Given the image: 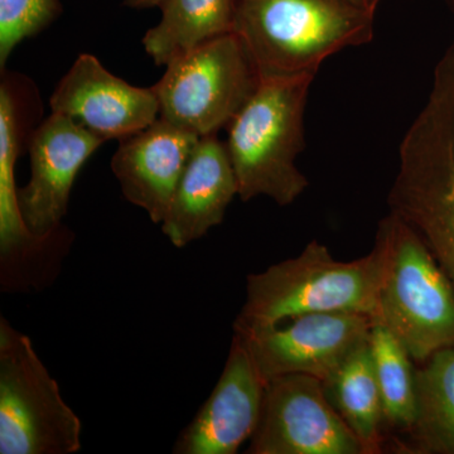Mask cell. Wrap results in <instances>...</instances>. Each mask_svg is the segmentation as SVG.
<instances>
[{
	"mask_svg": "<svg viewBox=\"0 0 454 454\" xmlns=\"http://www.w3.org/2000/svg\"><path fill=\"white\" fill-rule=\"evenodd\" d=\"M390 212L402 217L454 288V74L433 82L428 101L400 145Z\"/></svg>",
	"mask_w": 454,
	"mask_h": 454,
	"instance_id": "6da1fadb",
	"label": "cell"
},
{
	"mask_svg": "<svg viewBox=\"0 0 454 454\" xmlns=\"http://www.w3.org/2000/svg\"><path fill=\"white\" fill-rule=\"evenodd\" d=\"M235 33L262 79L315 74L327 57L373 37V14L349 0H238Z\"/></svg>",
	"mask_w": 454,
	"mask_h": 454,
	"instance_id": "7a4b0ae2",
	"label": "cell"
},
{
	"mask_svg": "<svg viewBox=\"0 0 454 454\" xmlns=\"http://www.w3.org/2000/svg\"><path fill=\"white\" fill-rule=\"evenodd\" d=\"M375 247L381 273L373 324L387 327L417 363L453 348L454 288L422 238L390 212Z\"/></svg>",
	"mask_w": 454,
	"mask_h": 454,
	"instance_id": "3957f363",
	"label": "cell"
},
{
	"mask_svg": "<svg viewBox=\"0 0 454 454\" xmlns=\"http://www.w3.org/2000/svg\"><path fill=\"white\" fill-rule=\"evenodd\" d=\"M313 79L315 74L262 79L227 127L226 148L243 201L267 196L288 206L309 187L295 158L304 148V109Z\"/></svg>",
	"mask_w": 454,
	"mask_h": 454,
	"instance_id": "277c9868",
	"label": "cell"
},
{
	"mask_svg": "<svg viewBox=\"0 0 454 454\" xmlns=\"http://www.w3.org/2000/svg\"><path fill=\"white\" fill-rule=\"evenodd\" d=\"M381 254L339 262L312 241L297 258L284 260L247 279V301L234 330L267 327L309 313L352 312L372 317L380 283Z\"/></svg>",
	"mask_w": 454,
	"mask_h": 454,
	"instance_id": "5b68a950",
	"label": "cell"
},
{
	"mask_svg": "<svg viewBox=\"0 0 454 454\" xmlns=\"http://www.w3.org/2000/svg\"><path fill=\"white\" fill-rule=\"evenodd\" d=\"M82 424L33 348L31 339L0 318V453L73 454Z\"/></svg>",
	"mask_w": 454,
	"mask_h": 454,
	"instance_id": "8992f818",
	"label": "cell"
},
{
	"mask_svg": "<svg viewBox=\"0 0 454 454\" xmlns=\"http://www.w3.org/2000/svg\"><path fill=\"white\" fill-rule=\"evenodd\" d=\"M154 86L160 118L197 137L227 128L259 88L249 50L231 32L202 43L166 66Z\"/></svg>",
	"mask_w": 454,
	"mask_h": 454,
	"instance_id": "52a82bcc",
	"label": "cell"
},
{
	"mask_svg": "<svg viewBox=\"0 0 454 454\" xmlns=\"http://www.w3.org/2000/svg\"><path fill=\"white\" fill-rule=\"evenodd\" d=\"M42 101L35 83L2 71L0 82V282L25 288L49 276L59 258V236L33 234L18 202L17 160L28 151L37 129Z\"/></svg>",
	"mask_w": 454,
	"mask_h": 454,
	"instance_id": "ba28073f",
	"label": "cell"
},
{
	"mask_svg": "<svg viewBox=\"0 0 454 454\" xmlns=\"http://www.w3.org/2000/svg\"><path fill=\"white\" fill-rule=\"evenodd\" d=\"M291 325L234 330L269 382L284 375H309L325 381L366 345L373 321L363 313H309Z\"/></svg>",
	"mask_w": 454,
	"mask_h": 454,
	"instance_id": "9c48e42d",
	"label": "cell"
},
{
	"mask_svg": "<svg viewBox=\"0 0 454 454\" xmlns=\"http://www.w3.org/2000/svg\"><path fill=\"white\" fill-rule=\"evenodd\" d=\"M249 454H365L356 434L331 404L321 380L279 376L268 382Z\"/></svg>",
	"mask_w": 454,
	"mask_h": 454,
	"instance_id": "30bf717a",
	"label": "cell"
},
{
	"mask_svg": "<svg viewBox=\"0 0 454 454\" xmlns=\"http://www.w3.org/2000/svg\"><path fill=\"white\" fill-rule=\"evenodd\" d=\"M50 106L104 142L128 138L160 118L153 88L130 85L90 53L77 57L56 86Z\"/></svg>",
	"mask_w": 454,
	"mask_h": 454,
	"instance_id": "8fae6325",
	"label": "cell"
},
{
	"mask_svg": "<svg viewBox=\"0 0 454 454\" xmlns=\"http://www.w3.org/2000/svg\"><path fill=\"white\" fill-rule=\"evenodd\" d=\"M104 140L52 113L38 125L29 142L31 179L18 188V202L33 234L47 236L61 229L74 179Z\"/></svg>",
	"mask_w": 454,
	"mask_h": 454,
	"instance_id": "7c38bea8",
	"label": "cell"
},
{
	"mask_svg": "<svg viewBox=\"0 0 454 454\" xmlns=\"http://www.w3.org/2000/svg\"><path fill=\"white\" fill-rule=\"evenodd\" d=\"M268 382L235 334L216 387L179 433L175 454H234L258 428Z\"/></svg>",
	"mask_w": 454,
	"mask_h": 454,
	"instance_id": "4fadbf2b",
	"label": "cell"
},
{
	"mask_svg": "<svg viewBox=\"0 0 454 454\" xmlns=\"http://www.w3.org/2000/svg\"><path fill=\"white\" fill-rule=\"evenodd\" d=\"M200 137L158 118L151 127L119 140L112 169L125 200L162 223Z\"/></svg>",
	"mask_w": 454,
	"mask_h": 454,
	"instance_id": "5bb4252c",
	"label": "cell"
},
{
	"mask_svg": "<svg viewBox=\"0 0 454 454\" xmlns=\"http://www.w3.org/2000/svg\"><path fill=\"white\" fill-rule=\"evenodd\" d=\"M236 195L238 179L226 145L217 134L201 137L160 223L163 234L176 247L199 240L223 223Z\"/></svg>",
	"mask_w": 454,
	"mask_h": 454,
	"instance_id": "9a60e30c",
	"label": "cell"
},
{
	"mask_svg": "<svg viewBox=\"0 0 454 454\" xmlns=\"http://www.w3.org/2000/svg\"><path fill=\"white\" fill-rule=\"evenodd\" d=\"M162 20L143 37L145 52L167 66L227 33L235 32L238 0H164Z\"/></svg>",
	"mask_w": 454,
	"mask_h": 454,
	"instance_id": "2e32d148",
	"label": "cell"
},
{
	"mask_svg": "<svg viewBox=\"0 0 454 454\" xmlns=\"http://www.w3.org/2000/svg\"><path fill=\"white\" fill-rule=\"evenodd\" d=\"M322 384L331 404L363 444L364 452L380 453L384 411L369 342Z\"/></svg>",
	"mask_w": 454,
	"mask_h": 454,
	"instance_id": "e0dca14e",
	"label": "cell"
},
{
	"mask_svg": "<svg viewBox=\"0 0 454 454\" xmlns=\"http://www.w3.org/2000/svg\"><path fill=\"white\" fill-rule=\"evenodd\" d=\"M418 414L411 434L417 453L454 454V346L415 372Z\"/></svg>",
	"mask_w": 454,
	"mask_h": 454,
	"instance_id": "ac0fdd59",
	"label": "cell"
},
{
	"mask_svg": "<svg viewBox=\"0 0 454 454\" xmlns=\"http://www.w3.org/2000/svg\"><path fill=\"white\" fill-rule=\"evenodd\" d=\"M380 390L384 422L391 428H413L418 414L417 379L411 357L387 327L373 324L369 340Z\"/></svg>",
	"mask_w": 454,
	"mask_h": 454,
	"instance_id": "d6986e66",
	"label": "cell"
},
{
	"mask_svg": "<svg viewBox=\"0 0 454 454\" xmlns=\"http://www.w3.org/2000/svg\"><path fill=\"white\" fill-rule=\"evenodd\" d=\"M61 12L59 0H0V70L20 42L43 31Z\"/></svg>",
	"mask_w": 454,
	"mask_h": 454,
	"instance_id": "ffe728a7",
	"label": "cell"
},
{
	"mask_svg": "<svg viewBox=\"0 0 454 454\" xmlns=\"http://www.w3.org/2000/svg\"><path fill=\"white\" fill-rule=\"evenodd\" d=\"M164 0H124L125 5L130 8L160 7Z\"/></svg>",
	"mask_w": 454,
	"mask_h": 454,
	"instance_id": "44dd1931",
	"label": "cell"
},
{
	"mask_svg": "<svg viewBox=\"0 0 454 454\" xmlns=\"http://www.w3.org/2000/svg\"><path fill=\"white\" fill-rule=\"evenodd\" d=\"M349 2L354 3V4L358 5V7L365 9V11L370 12V13L375 14L376 9H378L381 0H349Z\"/></svg>",
	"mask_w": 454,
	"mask_h": 454,
	"instance_id": "7402d4cb",
	"label": "cell"
},
{
	"mask_svg": "<svg viewBox=\"0 0 454 454\" xmlns=\"http://www.w3.org/2000/svg\"><path fill=\"white\" fill-rule=\"evenodd\" d=\"M453 2H454V0H453Z\"/></svg>",
	"mask_w": 454,
	"mask_h": 454,
	"instance_id": "603a6c76",
	"label": "cell"
}]
</instances>
